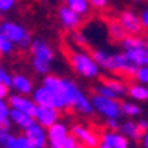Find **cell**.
Wrapping results in <instances>:
<instances>
[{
    "label": "cell",
    "instance_id": "cell-3",
    "mask_svg": "<svg viewBox=\"0 0 148 148\" xmlns=\"http://www.w3.org/2000/svg\"><path fill=\"white\" fill-rule=\"evenodd\" d=\"M68 58H70V65L77 76L88 80H93L96 77H99L101 68L96 65L92 55H89L88 52L80 51V49L71 51Z\"/></svg>",
    "mask_w": 148,
    "mask_h": 148
},
{
    "label": "cell",
    "instance_id": "cell-43",
    "mask_svg": "<svg viewBox=\"0 0 148 148\" xmlns=\"http://www.w3.org/2000/svg\"><path fill=\"white\" fill-rule=\"evenodd\" d=\"M0 56H2V52H0Z\"/></svg>",
    "mask_w": 148,
    "mask_h": 148
},
{
    "label": "cell",
    "instance_id": "cell-1",
    "mask_svg": "<svg viewBox=\"0 0 148 148\" xmlns=\"http://www.w3.org/2000/svg\"><path fill=\"white\" fill-rule=\"evenodd\" d=\"M31 52V65L36 74L39 76H46L52 68V64L55 61V51L45 39H34L31 40L30 46Z\"/></svg>",
    "mask_w": 148,
    "mask_h": 148
},
{
    "label": "cell",
    "instance_id": "cell-35",
    "mask_svg": "<svg viewBox=\"0 0 148 148\" xmlns=\"http://www.w3.org/2000/svg\"><path fill=\"white\" fill-rule=\"evenodd\" d=\"M119 119H107V130H119Z\"/></svg>",
    "mask_w": 148,
    "mask_h": 148
},
{
    "label": "cell",
    "instance_id": "cell-15",
    "mask_svg": "<svg viewBox=\"0 0 148 148\" xmlns=\"http://www.w3.org/2000/svg\"><path fill=\"white\" fill-rule=\"evenodd\" d=\"M99 138L101 142L107 144L110 148H130V139H127L119 130H105L99 135Z\"/></svg>",
    "mask_w": 148,
    "mask_h": 148
},
{
    "label": "cell",
    "instance_id": "cell-39",
    "mask_svg": "<svg viewBox=\"0 0 148 148\" xmlns=\"http://www.w3.org/2000/svg\"><path fill=\"white\" fill-rule=\"evenodd\" d=\"M141 144H142V148H148V133L144 132L142 133V136H141Z\"/></svg>",
    "mask_w": 148,
    "mask_h": 148
},
{
    "label": "cell",
    "instance_id": "cell-27",
    "mask_svg": "<svg viewBox=\"0 0 148 148\" xmlns=\"http://www.w3.org/2000/svg\"><path fill=\"white\" fill-rule=\"evenodd\" d=\"M0 148H16V136L10 130H0Z\"/></svg>",
    "mask_w": 148,
    "mask_h": 148
},
{
    "label": "cell",
    "instance_id": "cell-41",
    "mask_svg": "<svg viewBox=\"0 0 148 148\" xmlns=\"http://www.w3.org/2000/svg\"><path fill=\"white\" fill-rule=\"evenodd\" d=\"M96 148H110V147H108L107 144H104V142H99V145H98Z\"/></svg>",
    "mask_w": 148,
    "mask_h": 148
},
{
    "label": "cell",
    "instance_id": "cell-26",
    "mask_svg": "<svg viewBox=\"0 0 148 148\" xmlns=\"http://www.w3.org/2000/svg\"><path fill=\"white\" fill-rule=\"evenodd\" d=\"M108 36H110L114 42H120L123 37L127 36V34H126L125 30H123V27L119 24V21H111V22L108 24Z\"/></svg>",
    "mask_w": 148,
    "mask_h": 148
},
{
    "label": "cell",
    "instance_id": "cell-8",
    "mask_svg": "<svg viewBox=\"0 0 148 148\" xmlns=\"http://www.w3.org/2000/svg\"><path fill=\"white\" fill-rule=\"evenodd\" d=\"M119 24L126 31V34H130V36H141L145 30L141 24L139 15L130 9L123 10L119 15Z\"/></svg>",
    "mask_w": 148,
    "mask_h": 148
},
{
    "label": "cell",
    "instance_id": "cell-5",
    "mask_svg": "<svg viewBox=\"0 0 148 148\" xmlns=\"http://www.w3.org/2000/svg\"><path fill=\"white\" fill-rule=\"evenodd\" d=\"M42 86L46 88L53 96V108L58 111L68 108L67 105V98H65V84L64 79L53 76V74H46L42 80Z\"/></svg>",
    "mask_w": 148,
    "mask_h": 148
},
{
    "label": "cell",
    "instance_id": "cell-13",
    "mask_svg": "<svg viewBox=\"0 0 148 148\" xmlns=\"http://www.w3.org/2000/svg\"><path fill=\"white\" fill-rule=\"evenodd\" d=\"M33 119L37 125L47 129L51 125H53L55 121L59 120V111L52 107H37Z\"/></svg>",
    "mask_w": 148,
    "mask_h": 148
},
{
    "label": "cell",
    "instance_id": "cell-44",
    "mask_svg": "<svg viewBox=\"0 0 148 148\" xmlns=\"http://www.w3.org/2000/svg\"><path fill=\"white\" fill-rule=\"evenodd\" d=\"M0 24H2V22H0Z\"/></svg>",
    "mask_w": 148,
    "mask_h": 148
},
{
    "label": "cell",
    "instance_id": "cell-20",
    "mask_svg": "<svg viewBox=\"0 0 148 148\" xmlns=\"http://www.w3.org/2000/svg\"><path fill=\"white\" fill-rule=\"evenodd\" d=\"M123 51H129V49H138V47H148L147 46V39L142 36H125L120 40Z\"/></svg>",
    "mask_w": 148,
    "mask_h": 148
},
{
    "label": "cell",
    "instance_id": "cell-30",
    "mask_svg": "<svg viewBox=\"0 0 148 148\" xmlns=\"http://www.w3.org/2000/svg\"><path fill=\"white\" fill-rule=\"evenodd\" d=\"M95 93L96 95H101L104 98H110V99H119V98L116 96V93L111 90V89H108L104 83H99V84L95 86Z\"/></svg>",
    "mask_w": 148,
    "mask_h": 148
},
{
    "label": "cell",
    "instance_id": "cell-42",
    "mask_svg": "<svg viewBox=\"0 0 148 148\" xmlns=\"http://www.w3.org/2000/svg\"><path fill=\"white\" fill-rule=\"evenodd\" d=\"M76 148H86V147H83V145H80V144H79V145H77Z\"/></svg>",
    "mask_w": 148,
    "mask_h": 148
},
{
    "label": "cell",
    "instance_id": "cell-11",
    "mask_svg": "<svg viewBox=\"0 0 148 148\" xmlns=\"http://www.w3.org/2000/svg\"><path fill=\"white\" fill-rule=\"evenodd\" d=\"M70 133V127L62 121H55L46 129V136H47V145L51 148H61L62 139Z\"/></svg>",
    "mask_w": 148,
    "mask_h": 148
},
{
    "label": "cell",
    "instance_id": "cell-36",
    "mask_svg": "<svg viewBox=\"0 0 148 148\" xmlns=\"http://www.w3.org/2000/svg\"><path fill=\"white\" fill-rule=\"evenodd\" d=\"M138 15H139V19H141L142 27L147 30V27H148V9L144 8V9L141 10V14H138Z\"/></svg>",
    "mask_w": 148,
    "mask_h": 148
},
{
    "label": "cell",
    "instance_id": "cell-25",
    "mask_svg": "<svg viewBox=\"0 0 148 148\" xmlns=\"http://www.w3.org/2000/svg\"><path fill=\"white\" fill-rule=\"evenodd\" d=\"M120 108H121V114L127 117H139L142 114V108L139 107V104H135L130 101H125L123 104H120Z\"/></svg>",
    "mask_w": 148,
    "mask_h": 148
},
{
    "label": "cell",
    "instance_id": "cell-7",
    "mask_svg": "<svg viewBox=\"0 0 148 148\" xmlns=\"http://www.w3.org/2000/svg\"><path fill=\"white\" fill-rule=\"evenodd\" d=\"M70 132L74 135V138L77 139V142L86 148H96L98 145H99L101 142V138L99 135H98L93 129L90 127H86L83 125H80V123H77V125H74Z\"/></svg>",
    "mask_w": 148,
    "mask_h": 148
},
{
    "label": "cell",
    "instance_id": "cell-17",
    "mask_svg": "<svg viewBox=\"0 0 148 148\" xmlns=\"http://www.w3.org/2000/svg\"><path fill=\"white\" fill-rule=\"evenodd\" d=\"M33 102L37 105V107H52L53 108V96L52 93L49 92L46 88L43 86H39V88L33 89Z\"/></svg>",
    "mask_w": 148,
    "mask_h": 148
},
{
    "label": "cell",
    "instance_id": "cell-19",
    "mask_svg": "<svg viewBox=\"0 0 148 148\" xmlns=\"http://www.w3.org/2000/svg\"><path fill=\"white\" fill-rule=\"evenodd\" d=\"M9 120H10V125H14L16 126L18 129L24 130V129H27L31 123L34 121V119L25 113H21V111L18 110H9Z\"/></svg>",
    "mask_w": 148,
    "mask_h": 148
},
{
    "label": "cell",
    "instance_id": "cell-4",
    "mask_svg": "<svg viewBox=\"0 0 148 148\" xmlns=\"http://www.w3.org/2000/svg\"><path fill=\"white\" fill-rule=\"evenodd\" d=\"M0 34L5 36L9 42H12L15 47L19 49H28L33 37L31 33L18 22L14 21H5L0 24Z\"/></svg>",
    "mask_w": 148,
    "mask_h": 148
},
{
    "label": "cell",
    "instance_id": "cell-18",
    "mask_svg": "<svg viewBox=\"0 0 148 148\" xmlns=\"http://www.w3.org/2000/svg\"><path fill=\"white\" fill-rule=\"evenodd\" d=\"M125 55L130 62L139 68L142 65L148 64V47H138V49H129V51H123Z\"/></svg>",
    "mask_w": 148,
    "mask_h": 148
},
{
    "label": "cell",
    "instance_id": "cell-31",
    "mask_svg": "<svg viewBox=\"0 0 148 148\" xmlns=\"http://www.w3.org/2000/svg\"><path fill=\"white\" fill-rule=\"evenodd\" d=\"M77 145H79V142H77L76 138H74V135L71 132L62 139V142H61V148H76Z\"/></svg>",
    "mask_w": 148,
    "mask_h": 148
},
{
    "label": "cell",
    "instance_id": "cell-10",
    "mask_svg": "<svg viewBox=\"0 0 148 148\" xmlns=\"http://www.w3.org/2000/svg\"><path fill=\"white\" fill-rule=\"evenodd\" d=\"M58 19L61 22V25L68 31H76L83 24V16L76 14V12L73 9H70L67 5L61 6L58 9Z\"/></svg>",
    "mask_w": 148,
    "mask_h": 148
},
{
    "label": "cell",
    "instance_id": "cell-38",
    "mask_svg": "<svg viewBox=\"0 0 148 148\" xmlns=\"http://www.w3.org/2000/svg\"><path fill=\"white\" fill-rule=\"evenodd\" d=\"M136 123H138V126H139V129H141L142 132H147V130H148V121H147V119H145V117L139 119Z\"/></svg>",
    "mask_w": 148,
    "mask_h": 148
},
{
    "label": "cell",
    "instance_id": "cell-37",
    "mask_svg": "<svg viewBox=\"0 0 148 148\" xmlns=\"http://www.w3.org/2000/svg\"><path fill=\"white\" fill-rule=\"evenodd\" d=\"M8 95H9V86L0 82V99H6Z\"/></svg>",
    "mask_w": 148,
    "mask_h": 148
},
{
    "label": "cell",
    "instance_id": "cell-33",
    "mask_svg": "<svg viewBox=\"0 0 148 148\" xmlns=\"http://www.w3.org/2000/svg\"><path fill=\"white\" fill-rule=\"evenodd\" d=\"M108 2L110 0H88L90 9H96V10H104L108 6Z\"/></svg>",
    "mask_w": 148,
    "mask_h": 148
},
{
    "label": "cell",
    "instance_id": "cell-28",
    "mask_svg": "<svg viewBox=\"0 0 148 148\" xmlns=\"http://www.w3.org/2000/svg\"><path fill=\"white\" fill-rule=\"evenodd\" d=\"M0 52H2L3 56H9L15 52V46L12 45V42H9L2 34H0Z\"/></svg>",
    "mask_w": 148,
    "mask_h": 148
},
{
    "label": "cell",
    "instance_id": "cell-32",
    "mask_svg": "<svg viewBox=\"0 0 148 148\" xmlns=\"http://www.w3.org/2000/svg\"><path fill=\"white\" fill-rule=\"evenodd\" d=\"M18 0H0V14H6V12H10L16 6Z\"/></svg>",
    "mask_w": 148,
    "mask_h": 148
},
{
    "label": "cell",
    "instance_id": "cell-34",
    "mask_svg": "<svg viewBox=\"0 0 148 148\" xmlns=\"http://www.w3.org/2000/svg\"><path fill=\"white\" fill-rule=\"evenodd\" d=\"M16 148H33V145L22 135V136H16Z\"/></svg>",
    "mask_w": 148,
    "mask_h": 148
},
{
    "label": "cell",
    "instance_id": "cell-23",
    "mask_svg": "<svg viewBox=\"0 0 148 148\" xmlns=\"http://www.w3.org/2000/svg\"><path fill=\"white\" fill-rule=\"evenodd\" d=\"M101 83H104L108 89L113 90L117 98H121V96H125L127 93V86L119 79H104Z\"/></svg>",
    "mask_w": 148,
    "mask_h": 148
},
{
    "label": "cell",
    "instance_id": "cell-21",
    "mask_svg": "<svg viewBox=\"0 0 148 148\" xmlns=\"http://www.w3.org/2000/svg\"><path fill=\"white\" fill-rule=\"evenodd\" d=\"M127 93L133 101H139V102H147L148 101V88L147 84H141L135 82L127 88Z\"/></svg>",
    "mask_w": 148,
    "mask_h": 148
},
{
    "label": "cell",
    "instance_id": "cell-22",
    "mask_svg": "<svg viewBox=\"0 0 148 148\" xmlns=\"http://www.w3.org/2000/svg\"><path fill=\"white\" fill-rule=\"evenodd\" d=\"M111 55L113 53L104 51V49H95L92 52V58L96 62V65L102 70H108V71H111Z\"/></svg>",
    "mask_w": 148,
    "mask_h": 148
},
{
    "label": "cell",
    "instance_id": "cell-2",
    "mask_svg": "<svg viewBox=\"0 0 148 148\" xmlns=\"http://www.w3.org/2000/svg\"><path fill=\"white\" fill-rule=\"evenodd\" d=\"M64 84H65V98L68 108L76 110L82 116H92L93 107L90 102V98L80 89V86L70 79H64Z\"/></svg>",
    "mask_w": 148,
    "mask_h": 148
},
{
    "label": "cell",
    "instance_id": "cell-9",
    "mask_svg": "<svg viewBox=\"0 0 148 148\" xmlns=\"http://www.w3.org/2000/svg\"><path fill=\"white\" fill-rule=\"evenodd\" d=\"M6 102H8L9 108L18 110V111H21V113H25V114L34 117L37 105L33 102L31 98H28L25 95H19V93H10V95H8Z\"/></svg>",
    "mask_w": 148,
    "mask_h": 148
},
{
    "label": "cell",
    "instance_id": "cell-6",
    "mask_svg": "<svg viewBox=\"0 0 148 148\" xmlns=\"http://www.w3.org/2000/svg\"><path fill=\"white\" fill-rule=\"evenodd\" d=\"M90 102L93 107V113H98L105 119H120L123 116L120 102L117 99H110V98H104L95 93L90 98Z\"/></svg>",
    "mask_w": 148,
    "mask_h": 148
},
{
    "label": "cell",
    "instance_id": "cell-16",
    "mask_svg": "<svg viewBox=\"0 0 148 148\" xmlns=\"http://www.w3.org/2000/svg\"><path fill=\"white\" fill-rule=\"evenodd\" d=\"M119 132H120L121 135H125L127 139L136 141V142H139V139H141V136H142V133H144V132L139 129L138 123L133 121V120H126V121L120 123Z\"/></svg>",
    "mask_w": 148,
    "mask_h": 148
},
{
    "label": "cell",
    "instance_id": "cell-29",
    "mask_svg": "<svg viewBox=\"0 0 148 148\" xmlns=\"http://www.w3.org/2000/svg\"><path fill=\"white\" fill-rule=\"evenodd\" d=\"M132 77L135 79V82H136V83L147 84V83H148V67H147V65L139 67L136 71L133 73V76H132Z\"/></svg>",
    "mask_w": 148,
    "mask_h": 148
},
{
    "label": "cell",
    "instance_id": "cell-12",
    "mask_svg": "<svg viewBox=\"0 0 148 148\" xmlns=\"http://www.w3.org/2000/svg\"><path fill=\"white\" fill-rule=\"evenodd\" d=\"M24 136L28 139V142L33 145V148H47V136H46V129L33 121L31 125L24 129Z\"/></svg>",
    "mask_w": 148,
    "mask_h": 148
},
{
    "label": "cell",
    "instance_id": "cell-40",
    "mask_svg": "<svg viewBox=\"0 0 148 148\" xmlns=\"http://www.w3.org/2000/svg\"><path fill=\"white\" fill-rule=\"evenodd\" d=\"M77 2H82V0H64V3H65L67 6H71V5L77 3Z\"/></svg>",
    "mask_w": 148,
    "mask_h": 148
},
{
    "label": "cell",
    "instance_id": "cell-14",
    "mask_svg": "<svg viewBox=\"0 0 148 148\" xmlns=\"http://www.w3.org/2000/svg\"><path fill=\"white\" fill-rule=\"evenodd\" d=\"M10 89L15 90V93L28 96V95H31V92L34 89V84H33V80L27 74L16 73L14 76H10Z\"/></svg>",
    "mask_w": 148,
    "mask_h": 148
},
{
    "label": "cell",
    "instance_id": "cell-24",
    "mask_svg": "<svg viewBox=\"0 0 148 148\" xmlns=\"http://www.w3.org/2000/svg\"><path fill=\"white\" fill-rule=\"evenodd\" d=\"M9 105L6 99H0V130H10V120H9Z\"/></svg>",
    "mask_w": 148,
    "mask_h": 148
}]
</instances>
